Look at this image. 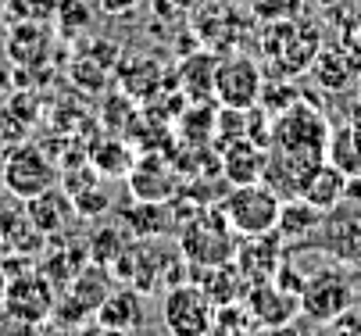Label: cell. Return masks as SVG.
Here are the masks:
<instances>
[{
    "mask_svg": "<svg viewBox=\"0 0 361 336\" xmlns=\"http://www.w3.org/2000/svg\"><path fill=\"white\" fill-rule=\"evenodd\" d=\"M326 143H329V125L312 104H290L272 122L269 147H276V151H290V154H300V158L322 161Z\"/></svg>",
    "mask_w": 361,
    "mask_h": 336,
    "instance_id": "cell-3",
    "label": "cell"
},
{
    "mask_svg": "<svg viewBox=\"0 0 361 336\" xmlns=\"http://www.w3.org/2000/svg\"><path fill=\"white\" fill-rule=\"evenodd\" d=\"M326 158L336 168H343L347 175H361V129L357 125H343V129L329 132Z\"/></svg>",
    "mask_w": 361,
    "mask_h": 336,
    "instance_id": "cell-18",
    "label": "cell"
},
{
    "mask_svg": "<svg viewBox=\"0 0 361 336\" xmlns=\"http://www.w3.org/2000/svg\"><path fill=\"white\" fill-rule=\"evenodd\" d=\"M343 189H347V172L336 168L329 158H322L312 172H307V179L300 186V197L312 201L319 211H329L343 201Z\"/></svg>",
    "mask_w": 361,
    "mask_h": 336,
    "instance_id": "cell-15",
    "label": "cell"
},
{
    "mask_svg": "<svg viewBox=\"0 0 361 336\" xmlns=\"http://www.w3.org/2000/svg\"><path fill=\"white\" fill-rule=\"evenodd\" d=\"M97 322L111 332H133L143 325V301L136 286H122L104 297V304L97 308Z\"/></svg>",
    "mask_w": 361,
    "mask_h": 336,
    "instance_id": "cell-16",
    "label": "cell"
},
{
    "mask_svg": "<svg viewBox=\"0 0 361 336\" xmlns=\"http://www.w3.org/2000/svg\"><path fill=\"white\" fill-rule=\"evenodd\" d=\"M319 239H322V251L333 254L336 261H361V204L340 201L336 208H329L322 215L319 225Z\"/></svg>",
    "mask_w": 361,
    "mask_h": 336,
    "instance_id": "cell-8",
    "label": "cell"
},
{
    "mask_svg": "<svg viewBox=\"0 0 361 336\" xmlns=\"http://www.w3.org/2000/svg\"><path fill=\"white\" fill-rule=\"evenodd\" d=\"M250 8L265 22H290L300 11V0H250Z\"/></svg>",
    "mask_w": 361,
    "mask_h": 336,
    "instance_id": "cell-22",
    "label": "cell"
},
{
    "mask_svg": "<svg viewBox=\"0 0 361 336\" xmlns=\"http://www.w3.org/2000/svg\"><path fill=\"white\" fill-rule=\"evenodd\" d=\"M236 232L219 208H200L179 229V251L190 268H215L236 258Z\"/></svg>",
    "mask_w": 361,
    "mask_h": 336,
    "instance_id": "cell-1",
    "label": "cell"
},
{
    "mask_svg": "<svg viewBox=\"0 0 361 336\" xmlns=\"http://www.w3.org/2000/svg\"><path fill=\"white\" fill-rule=\"evenodd\" d=\"M0 336H39V332H36V322L18 318L8 308H0Z\"/></svg>",
    "mask_w": 361,
    "mask_h": 336,
    "instance_id": "cell-23",
    "label": "cell"
},
{
    "mask_svg": "<svg viewBox=\"0 0 361 336\" xmlns=\"http://www.w3.org/2000/svg\"><path fill=\"white\" fill-rule=\"evenodd\" d=\"M165 332L169 336H208L219 315V304L204 294L200 282H176L165 290Z\"/></svg>",
    "mask_w": 361,
    "mask_h": 336,
    "instance_id": "cell-4",
    "label": "cell"
},
{
    "mask_svg": "<svg viewBox=\"0 0 361 336\" xmlns=\"http://www.w3.org/2000/svg\"><path fill=\"white\" fill-rule=\"evenodd\" d=\"M243 301H247L250 318L257 325H265V329H276V325H283V322H290V318L300 315V297L290 294V290H283V286H276L272 279L250 282Z\"/></svg>",
    "mask_w": 361,
    "mask_h": 336,
    "instance_id": "cell-10",
    "label": "cell"
},
{
    "mask_svg": "<svg viewBox=\"0 0 361 336\" xmlns=\"http://www.w3.org/2000/svg\"><path fill=\"white\" fill-rule=\"evenodd\" d=\"M129 186L136 201H169L176 194V168L161 158H143L129 168Z\"/></svg>",
    "mask_w": 361,
    "mask_h": 336,
    "instance_id": "cell-14",
    "label": "cell"
},
{
    "mask_svg": "<svg viewBox=\"0 0 361 336\" xmlns=\"http://www.w3.org/2000/svg\"><path fill=\"white\" fill-rule=\"evenodd\" d=\"M269 161V147H257L250 136L233 139L229 147H222V175L229 179V186H243V182H257Z\"/></svg>",
    "mask_w": 361,
    "mask_h": 336,
    "instance_id": "cell-13",
    "label": "cell"
},
{
    "mask_svg": "<svg viewBox=\"0 0 361 336\" xmlns=\"http://www.w3.org/2000/svg\"><path fill=\"white\" fill-rule=\"evenodd\" d=\"M86 254H90V261L93 265H104V268H111L118 258H122V251H126V239H122V232L115 229V225H104V229H97L90 239H86Z\"/></svg>",
    "mask_w": 361,
    "mask_h": 336,
    "instance_id": "cell-19",
    "label": "cell"
},
{
    "mask_svg": "<svg viewBox=\"0 0 361 336\" xmlns=\"http://www.w3.org/2000/svg\"><path fill=\"white\" fill-rule=\"evenodd\" d=\"M322 215L312 201L304 197H286L283 208H279V222H276V232L283 244H304V239H312L322 225Z\"/></svg>",
    "mask_w": 361,
    "mask_h": 336,
    "instance_id": "cell-17",
    "label": "cell"
},
{
    "mask_svg": "<svg viewBox=\"0 0 361 336\" xmlns=\"http://www.w3.org/2000/svg\"><path fill=\"white\" fill-rule=\"evenodd\" d=\"M0 304H4L11 315L29 318V322H43L58 304V294L50 286L47 275L29 272V275H8L4 279V294H0Z\"/></svg>",
    "mask_w": 361,
    "mask_h": 336,
    "instance_id": "cell-9",
    "label": "cell"
},
{
    "mask_svg": "<svg viewBox=\"0 0 361 336\" xmlns=\"http://www.w3.org/2000/svg\"><path fill=\"white\" fill-rule=\"evenodd\" d=\"M354 304V286L340 268H322L304 279L300 290V315L307 322H336Z\"/></svg>",
    "mask_w": 361,
    "mask_h": 336,
    "instance_id": "cell-6",
    "label": "cell"
},
{
    "mask_svg": "<svg viewBox=\"0 0 361 336\" xmlns=\"http://www.w3.org/2000/svg\"><path fill=\"white\" fill-rule=\"evenodd\" d=\"M25 215L43 236H54L75 218V201H72L68 189L50 186V189H43V194L25 201Z\"/></svg>",
    "mask_w": 361,
    "mask_h": 336,
    "instance_id": "cell-12",
    "label": "cell"
},
{
    "mask_svg": "<svg viewBox=\"0 0 361 336\" xmlns=\"http://www.w3.org/2000/svg\"><path fill=\"white\" fill-rule=\"evenodd\" d=\"M262 86H265V75L257 68V61L247 54H233L215 65V101L222 108H236V111L257 108Z\"/></svg>",
    "mask_w": 361,
    "mask_h": 336,
    "instance_id": "cell-5",
    "label": "cell"
},
{
    "mask_svg": "<svg viewBox=\"0 0 361 336\" xmlns=\"http://www.w3.org/2000/svg\"><path fill=\"white\" fill-rule=\"evenodd\" d=\"M279 208H283V197L269 182H243V186H229V194L222 197L219 211L226 215V222L233 225L236 236H265V232H276V222H279Z\"/></svg>",
    "mask_w": 361,
    "mask_h": 336,
    "instance_id": "cell-2",
    "label": "cell"
},
{
    "mask_svg": "<svg viewBox=\"0 0 361 336\" xmlns=\"http://www.w3.org/2000/svg\"><path fill=\"white\" fill-rule=\"evenodd\" d=\"M58 179L61 175H58L54 161H50L39 147H32V143H18V147L8 151V158H4V186L18 201H29V197L43 194V189L58 186Z\"/></svg>",
    "mask_w": 361,
    "mask_h": 336,
    "instance_id": "cell-7",
    "label": "cell"
},
{
    "mask_svg": "<svg viewBox=\"0 0 361 336\" xmlns=\"http://www.w3.org/2000/svg\"><path fill=\"white\" fill-rule=\"evenodd\" d=\"M72 201H75V215H104V211H111V197H108V189L104 186H93V189H75L72 194Z\"/></svg>",
    "mask_w": 361,
    "mask_h": 336,
    "instance_id": "cell-21",
    "label": "cell"
},
{
    "mask_svg": "<svg viewBox=\"0 0 361 336\" xmlns=\"http://www.w3.org/2000/svg\"><path fill=\"white\" fill-rule=\"evenodd\" d=\"M222 4H236V0H222Z\"/></svg>",
    "mask_w": 361,
    "mask_h": 336,
    "instance_id": "cell-25",
    "label": "cell"
},
{
    "mask_svg": "<svg viewBox=\"0 0 361 336\" xmlns=\"http://www.w3.org/2000/svg\"><path fill=\"white\" fill-rule=\"evenodd\" d=\"M8 251H11V247H8V236H4V229H0V261L8 258Z\"/></svg>",
    "mask_w": 361,
    "mask_h": 336,
    "instance_id": "cell-24",
    "label": "cell"
},
{
    "mask_svg": "<svg viewBox=\"0 0 361 336\" xmlns=\"http://www.w3.org/2000/svg\"><path fill=\"white\" fill-rule=\"evenodd\" d=\"M165 336H169V332H165Z\"/></svg>",
    "mask_w": 361,
    "mask_h": 336,
    "instance_id": "cell-26",
    "label": "cell"
},
{
    "mask_svg": "<svg viewBox=\"0 0 361 336\" xmlns=\"http://www.w3.org/2000/svg\"><path fill=\"white\" fill-rule=\"evenodd\" d=\"M283 251H286V247H283L279 232L247 236V244H243V247H236L233 265L240 268V275H243L247 282H265V279H272V275H276V268L283 265V258H286Z\"/></svg>",
    "mask_w": 361,
    "mask_h": 336,
    "instance_id": "cell-11",
    "label": "cell"
},
{
    "mask_svg": "<svg viewBox=\"0 0 361 336\" xmlns=\"http://www.w3.org/2000/svg\"><path fill=\"white\" fill-rule=\"evenodd\" d=\"M315 75H319L322 86L340 89V86L350 82V65H347L343 54H336V51H322V54L315 58Z\"/></svg>",
    "mask_w": 361,
    "mask_h": 336,
    "instance_id": "cell-20",
    "label": "cell"
}]
</instances>
